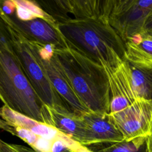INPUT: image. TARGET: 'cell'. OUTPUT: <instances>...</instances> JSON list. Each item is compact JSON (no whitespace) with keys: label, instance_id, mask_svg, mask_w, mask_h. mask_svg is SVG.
Instances as JSON below:
<instances>
[{"label":"cell","instance_id":"9c48e42d","mask_svg":"<svg viewBox=\"0 0 152 152\" xmlns=\"http://www.w3.org/2000/svg\"><path fill=\"white\" fill-rule=\"evenodd\" d=\"M42 60L52 84L69 110L80 116L91 112L74 91L54 54L49 61Z\"/></svg>","mask_w":152,"mask_h":152},{"label":"cell","instance_id":"d6986e66","mask_svg":"<svg viewBox=\"0 0 152 152\" xmlns=\"http://www.w3.org/2000/svg\"><path fill=\"white\" fill-rule=\"evenodd\" d=\"M144 31L152 36V10L148 14L144 26Z\"/></svg>","mask_w":152,"mask_h":152},{"label":"cell","instance_id":"ffe728a7","mask_svg":"<svg viewBox=\"0 0 152 152\" xmlns=\"http://www.w3.org/2000/svg\"><path fill=\"white\" fill-rule=\"evenodd\" d=\"M147 144L148 152H152V132L147 137Z\"/></svg>","mask_w":152,"mask_h":152},{"label":"cell","instance_id":"8992f818","mask_svg":"<svg viewBox=\"0 0 152 152\" xmlns=\"http://www.w3.org/2000/svg\"><path fill=\"white\" fill-rule=\"evenodd\" d=\"M109 114L124 140L147 137L152 132V100L139 97L124 110Z\"/></svg>","mask_w":152,"mask_h":152},{"label":"cell","instance_id":"7a4b0ae2","mask_svg":"<svg viewBox=\"0 0 152 152\" xmlns=\"http://www.w3.org/2000/svg\"><path fill=\"white\" fill-rule=\"evenodd\" d=\"M68 45L101 65H115L124 59L125 43L107 18H53Z\"/></svg>","mask_w":152,"mask_h":152},{"label":"cell","instance_id":"44dd1931","mask_svg":"<svg viewBox=\"0 0 152 152\" xmlns=\"http://www.w3.org/2000/svg\"><path fill=\"white\" fill-rule=\"evenodd\" d=\"M64 152H78V151H72V150H70L69 149H68V150H67L66 151H64Z\"/></svg>","mask_w":152,"mask_h":152},{"label":"cell","instance_id":"4fadbf2b","mask_svg":"<svg viewBox=\"0 0 152 152\" xmlns=\"http://www.w3.org/2000/svg\"><path fill=\"white\" fill-rule=\"evenodd\" d=\"M48 110L51 126L84 146L86 130L82 116H78L72 112H59L49 106H48Z\"/></svg>","mask_w":152,"mask_h":152},{"label":"cell","instance_id":"3957f363","mask_svg":"<svg viewBox=\"0 0 152 152\" xmlns=\"http://www.w3.org/2000/svg\"><path fill=\"white\" fill-rule=\"evenodd\" d=\"M53 53L82 102L91 112L109 113L110 88L103 66L69 45L53 49Z\"/></svg>","mask_w":152,"mask_h":152},{"label":"cell","instance_id":"9a60e30c","mask_svg":"<svg viewBox=\"0 0 152 152\" xmlns=\"http://www.w3.org/2000/svg\"><path fill=\"white\" fill-rule=\"evenodd\" d=\"M104 147H87L93 152H148L147 137H138L131 140L108 143Z\"/></svg>","mask_w":152,"mask_h":152},{"label":"cell","instance_id":"e0dca14e","mask_svg":"<svg viewBox=\"0 0 152 152\" xmlns=\"http://www.w3.org/2000/svg\"><path fill=\"white\" fill-rule=\"evenodd\" d=\"M15 14L17 19L21 21H28L37 18L31 11L20 6L15 5Z\"/></svg>","mask_w":152,"mask_h":152},{"label":"cell","instance_id":"30bf717a","mask_svg":"<svg viewBox=\"0 0 152 152\" xmlns=\"http://www.w3.org/2000/svg\"><path fill=\"white\" fill-rule=\"evenodd\" d=\"M17 127L28 129L36 135L50 141H53L60 134L54 127L38 122L3 105L0 107V129L7 132L10 128Z\"/></svg>","mask_w":152,"mask_h":152},{"label":"cell","instance_id":"8fae6325","mask_svg":"<svg viewBox=\"0 0 152 152\" xmlns=\"http://www.w3.org/2000/svg\"><path fill=\"white\" fill-rule=\"evenodd\" d=\"M124 43V59L138 68L152 71V36L143 31Z\"/></svg>","mask_w":152,"mask_h":152},{"label":"cell","instance_id":"ba28073f","mask_svg":"<svg viewBox=\"0 0 152 152\" xmlns=\"http://www.w3.org/2000/svg\"><path fill=\"white\" fill-rule=\"evenodd\" d=\"M82 118L86 130L84 146L90 147L124 140L122 134L109 113L91 112L85 114Z\"/></svg>","mask_w":152,"mask_h":152},{"label":"cell","instance_id":"7c38bea8","mask_svg":"<svg viewBox=\"0 0 152 152\" xmlns=\"http://www.w3.org/2000/svg\"><path fill=\"white\" fill-rule=\"evenodd\" d=\"M16 22L30 37L39 43L51 45L53 49L64 48L68 46L60 31L43 19L36 18L28 21Z\"/></svg>","mask_w":152,"mask_h":152},{"label":"cell","instance_id":"5b68a950","mask_svg":"<svg viewBox=\"0 0 152 152\" xmlns=\"http://www.w3.org/2000/svg\"><path fill=\"white\" fill-rule=\"evenodd\" d=\"M152 10V0H109L107 19L125 42L144 31L145 20Z\"/></svg>","mask_w":152,"mask_h":152},{"label":"cell","instance_id":"5bb4252c","mask_svg":"<svg viewBox=\"0 0 152 152\" xmlns=\"http://www.w3.org/2000/svg\"><path fill=\"white\" fill-rule=\"evenodd\" d=\"M128 64L133 88L137 96L140 98L152 100V71L140 69L129 63Z\"/></svg>","mask_w":152,"mask_h":152},{"label":"cell","instance_id":"2e32d148","mask_svg":"<svg viewBox=\"0 0 152 152\" xmlns=\"http://www.w3.org/2000/svg\"><path fill=\"white\" fill-rule=\"evenodd\" d=\"M0 152H38L31 147L7 142L0 138Z\"/></svg>","mask_w":152,"mask_h":152},{"label":"cell","instance_id":"52a82bcc","mask_svg":"<svg viewBox=\"0 0 152 152\" xmlns=\"http://www.w3.org/2000/svg\"><path fill=\"white\" fill-rule=\"evenodd\" d=\"M102 66L107 75L110 88L109 113L120 112L139 98L133 88L129 64L125 59H122L115 65Z\"/></svg>","mask_w":152,"mask_h":152},{"label":"cell","instance_id":"6da1fadb","mask_svg":"<svg viewBox=\"0 0 152 152\" xmlns=\"http://www.w3.org/2000/svg\"><path fill=\"white\" fill-rule=\"evenodd\" d=\"M0 5V100L4 105L51 126L47 106L37 94L5 35Z\"/></svg>","mask_w":152,"mask_h":152},{"label":"cell","instance_id":"277c9868","mask_svg":"<svg viewBox=\"0 0 152 152\" xmlns=\"http://www.w3.org/2000/svg\"><path fill=\"white\" fill-rule=\"evenodd\" d=\"M6 36L18 55L26 77L42 100L62 113L72 112L57 93L44 68L36 41L30 37L10 15L2 11Z\"/></svg>","mask_w":152,"mask_h":152},{"label":"cell","instance_id":"ac0fdd59","mask_svg":"<svg viewBox=\"0 0 152 152\" xmlns=\"http://www.w3.org/2000/svg\"><path fill=\"white\" fill-rule=\"evenodd\" d=\"M2 9L5 14L11 16L15 11V5L13 0L2 1Z\"/></svg>","mask_w":152,"mask_h":152}]
</instances>
